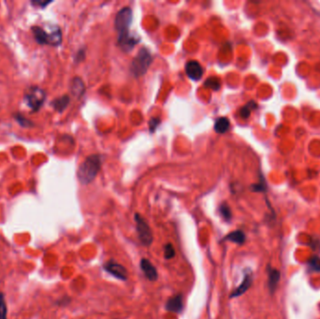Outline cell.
<instances>
[{"instance_id":"6da1fadb","label":"cell","mask_w":320,"mask_h":319,"mask_svg":"<svg viewBox=\"0 0 320 319\" xmlns=\"http://www.w3.org/2000/svg\"><path fill=\"white\" fill-rule=\"evenodd\" d=\"M132 22V11L124 8L115 17V28L119 34V43L125 51H131L137 43V39L129 34V28Z\"/></svg>"},{"instance_id":"7a4b0ae2","label":"cell","mask_w":320,"mask_h":319,"mask_svg":"<svg viewBox=\"0 0 320 319\" xmlns=\"http://www.w3.org/2000/svg\"><path fill=\"white\" fill-rule=\"evenodd\" d=\"M100 169V158L98 155L93 154L88 156L78 169V179L83 185H88L94 181Z\"/></svg>"},{"instance_id":"3957f363","label":"cell","mask_w":320,"mask_h":319,"mask_svg":"<svg viewBox=\"0 0 320 319\" xmlns=\"http://www.w3.org/2000/svg\"><path fill=\"white\" fill-rule=\"evenodd\" d=\"M151 63L152 56L150 52L146 48H142L131 63V71L132 74L136 77L144 75L148 71Z\"/></svg>"},{"instance_id":"277c9868","label":"cell","mask_w":320,"mask_h":319,"mask_svg":"<svg viewBox=\"0 0 320 319\" xmlns=\"http://www.w3.org/2000/svg\"><path fill=\"white\" fill-rule=\"evenodd\" d=\"M135 222L141 243L144 246H150L154 241V236L151 227L140 213L135 214Z\"/></svg>"},{"instance_id":"5b68a950","label":"cell","mask_w":320,"mask_h":319,"mask_svg":"<svg viewBox=\"0 0 320 319\" xmlns=\"http://www.w3.org/2000/svg\"><path fill=\"white\" fill-rule=\"evenodd\" d=\"M33 33L35 36L36 40L40 44H52L58 45L61 43V32L60 29H56L52 33L48 34L42 28L36 26L33 27Z\"/></svg>"},{"instance_id":"8992f818","label":"cell","mask_w":320,"mask_h":319,"mask_svg":"<svg viewBox=\"0 0 320 319\" xmlns=\"http://www.w3.org/2000/svg\"><path fill=\"white\" fill-rule=\"evenodd\" d=\"M28 106L30 107L33 111H38L45 99V93L40 88H32L28 91L27 95L25 96Z\"/></svg>"},{"instance_id":"52a82bcc","label":"cell","mask_w":320,"mask_h":319,"mask_svg":"<svg viewBox=\"0 0 320 319\" xmlns=\"http://www.w3.org/2000/svg\"><path fill=\"white\" fill-rule=\"evenodd\" d=\"M104 269L109 273H111L112 275H113L114 277L118 278L122 281H126L128 279V272H127L126 268L123 265L116 263L114 261H109L105 264Z\"/></svg>"},{"instance_id":"ba28073f","label":"cell","mask_w":320,"mask_h":319,"mask_svg":"<svg viewBox=\"0 0 320 319\" xmlns=\"http://www.w3.org/2000/svg\"><path fill=\"white\" fill-rule=\"evenodd\" d=\"M186 72L191 80L199 81L202 79L203 75V69L198 61L191 60L186 65Z\"/></svg>"},{"instance_id":"9c48e42d","label":"cell","mask_w":320,"mask_h":319,"mask_svg":"<svg viewBox=\"0 0 320 319\" xmlns=\"http://www.w3.org/2000/svg\"><path fill=\"white\" fill-rule=\"evenodd\" d=\"M141 269L148 280L153 281V282L157 280L158 273H157L155 267L152 264V262L150 260L142 259L141 260Z\"/></svg>"},{"instance_id":"30bf717a","label":"cell","mask_w":320,"mask_h":319,"mask_svg":"<svg viewBox=\"0 0 320 319\" xmlns=\"http://www.w3.org/2000/svg\"><path fill=\"white\" fill-rule=\"evenodd\" d=\"M183 308H184V302H183L182 294L174 295L169 298L167 301L166 309L169 312L180 314L183 311Z\"/></svg>"},{"instance_id":"8fae6325","label":"cell","mask_w":320,"mask_h":319,"mask_svg":"<svg viewBox=\"0 0 320 319\" xmlns=\"http://www.w3.org/2000/svg\"><path fill=\"white\" fill-rule=\"evenodd\" d=\"M252 283H253V274H252V272H249L245 273L242 284H240L237 288L231 293L230 298H237V297L245 294L250 288V286L252 285Z\"/></svg>"},{"instance_id":"7c38bea8","label":"cell","mask_w":320,"mask_h":319,"mask_svg":"<svg viewBox=\"0 0 320 319\" xmlns=\"http://www.w3.org/2000/svg\"><path fill=\"white\" fill-rule=\"evenodd\" d=\"M280 281V272L276 269H270L269 271V282H268V284H269V288H270V291L273 293L276 289V286L277 284L279 283Z\"/></svg>"},{"instance_id":"4fadbf2b","label":"cell","mask_w":320,"mask_h":319,"mask_svg":"<svg viewBox=\"0 0 320 319\" xmlns=\"http://www.w3.org/2000/svg\"><path fill=\"white\" fill-rule=\"evenodd\" d=\"M230 123L229 120L226 117H221L216 120L214 124V130L218 134H224L229 129Z\"/></svg>"},{"instance_id":"5bb4252c","label":"cell","mask_w":320,"mask_h":319,"mask_svg":"<svg viewBox=\"0 0 320 319\" xmlns=\"http://www.w3.org/2000/svg\"><path fill=\"white\" fill-rule=\"evenodd\" d=\"M226 240L230 241L237 244H243L245 242V234L242 230H236L227 234L226 237Z\"/></svg>"},{"instance_id":"9a60e30c","label":"cell","mask_w":320,"mask_h":319,"mask_svg":"<svg viewBox=\"0 0 320 319\" xmlns=\"http://www.w3.org/2000/svg\"><path fill=\"white\" fill-rule=\"evenodd\" d=\"M71 90H72V93L77 96L83 95V93L84 92V85H83V81L79 78L74 79L72 82Z\"/></svg>"},{"instance_id":"2e32d148","label":"cell","mask_w":320,"mask_h":319,"mask_svg":"<svg viewBox=\"0 0 320 319\" xmlns=\"http://www.w3.org/2000/svg\"><path fill=\"white\" fill-rule=\"evenodd\" d=\"M257 108V103L255 101H249L247 104H245V106L243 107L241 110H240V115L241 117L244 119H247L250 114H251V112L252 110L256 109Z\"/></svg>"},{"instance_id":"e0dca14e","label":"cell","mask_w":320,"mask_h":319,"mask_svg":"<svg viewBox=\"0 0 320 319\" xmlns=\"http://www.w3.org/2000/svg\"><path fill=\"white\" fill-rule=\"evenodd\" d=\"M69 102H70L69 96L68 95H64V96H62L60 98L56 99L54 101V103H53V106L55 107V109L57 110L58 112H62V111H64L67 108Z\"/></svg>"},{"instance_id":"ac0fdd59","label":"cell","mask_w":320,"mask_h":319,"mask_svg":"<svg viewBox=\"0 0 320 319\" xmlns=\"http://www.w3.org/2000/svg\"><path fill=\"white\" fill-rule=\"evenodd\" d=\"M219 212H220L221 216L223 217V219L226 220V221H229V220L231 219V217H232L231 210H230L229 206H228L226 203H222V204L220 205Z\"/></svg>"},{"instance_id":"d6986e66","label":"cell","mask_w":320,"mask_h":319,"mask_svg":"<svg viewBox=\"0 0 320 319\" xmlns=\"http://www.w3.org/2000/svg\"><path fill=\"white\" fill-rule=\"evenodd\" d=\"M204 86H206L207 88H211L214 91H217L220 88L221 83H220V81L217 78L211 77V78H208L206 80V82L204 83Z\"/></svg>"},{"instance_id":"ffe728a7","label":"cell","mask_w":320,"mask_h":319,"mask_svg":"<svg viewBox=\"0 0 320 319\" xmlns=\"http://www.w3.org/2000/svg\"><path fill=\"white\" fill-rule=\"evenodd\" d=\"M309 267L314 271V272H320V258L314 256L312 257L308 261Z\"/></svg>"},{"instance_id":"44dd1931","label":"cell","mask_w":320,"mask_h":319,"mask_svg":"<svg viewBox=\"0 0 320 319\" xmlns=\"http://www.w3.org/2000/svg\"><path fill=\"white\" fill-rule=\"evenodd\" d=\"M0 319H7V304L2 293H0Z\"/></svg>"},{"instance_id":"7402d4cb","label":"cell","mask_w":320,"mask_h":319,"mask_svg":"<svg viewBox=\"0 0 320 319\" xmlns=\"http://www.w3.org/2000/svg\"><path fill=\"white\" fill-rule=\"evenodd\" d=\"M175 256V249L170 244H167L164 247V257L166 260H171Z\"/></svg>"},{"instance_id":"603a6c76","label":"cell","mask_w":320,"mask_h":319,"mask_svg":"<svg viewBox=\"0 0 320 319\" xmlns=\"http://www.w3.org/2000/svg\"><path fill=\"white\" fill-rule=\"evenodd\" d=\"M266 188H267L266 184H265L264 180H262L260 184L252 186V190L255 192H264L266 190Z\"/></svg>"},{"instance_id":"cb8c5ba5","label":"cell","mask_w":320,"mask_h":319,"mask_svg":"<svg viewBox=\"0 0 320 319\" xmlns=\"http://www.w3.org/2000/svg\"><path fill=\"white\" fill-rule=\"evenodd\" d=\"M159 124V120L158 119H152L151 123H150V129H151V132L154 131V129L157 127V125Z\"/></svg>"}]
</instances>
